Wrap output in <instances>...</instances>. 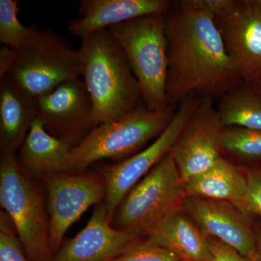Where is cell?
I'll return each instance as SVG.
<instances>
[{
    "label": "cell",
    "instance_id": "6da1fadb",
    "mask_svg": "<svg viewBox=\"0 0 261 261\" xmlns=\"http://www.w3.org/2000/svg\"><path fill=\"white\" fill-rule=\"evenodd\" d=\"M165 15L168 39L166 99L179 105L195 94L222 97L244 83L214 15L175 4Z\"/></svg>",
    "mask_w": 261,
    "mask_h": 261
},
{
    "label": "cell",
    "instance_id": "7a4b0ae2",
    "mask_svg": "<svg viewBox=\"0 0 261 261\" xmlns=\"http://www.w3.org/2000/svg\"><path fill=\"white\" fill-rule=\"evenodd\" d=\"M81 39L82 79L93 103L97 125L120 119L140 107V85L110 31Z\"/></svg>",
    "mask_w": 261,
    "mask_h": 261
},
{
    "label": "cell",
    "instance_id": "3957f363",
    "mask_svg": "<svg viewBox=\"0 0 261 261\" xmlns=\"http://www.w3.org/2000/svg\"><path fill=\"white\" fill-rule=\"evenodd\" d=\"M164 15H145L108 29L124 51L142 101L150 110L170 107L166 99L168 50Z\"/></svg>",
    "mask_w": 261,
    "mask_h": 261
},
{
    "label": "cell",
    "instance_id": "277c9868",
    "mask_svg": "<svg viewBox=\"0 0 261 261\" xmlns=\"http://www.w3.org/2000/svg\"><path fill=\"white\" fill-rule=\"evenodd\" d=\"M175 112L168 107H139L115 121L99 123L70 152L68 173H78L103 159H128L156 139L168 126Z\"/></svg>",
    "mask_w": 261,
    "mask_h": 261
},
{
    "label": "cell",
    "instance_id": "5b68a950",
    "mask_svg": "<svg viewBox=\"0 0 261 261\" xmlns=\"http://www.w3.org/2000/svg\"><path fill=\"white\" fill-rule=\"evenodd\" d=\"M15 49L9 75L34 100L68 81L82 78L79 49L53 29L38 28L28 42Z\"/></svg>",
    "mask_w": 261,
    "mask_h": 261
},
{
    "label": "cell",
    "instance_id": "8992f818",
    "mask_svg": "<svg viewBox=\"0 0 261 261\" xmlns=\"http://www.w3.org/2000/svg\"><path fill=\"white\" fill-rule=\"evenodd\" d=\"M0 203L14 226L29 261H51L49 221L42 198L15 153H2Z\"/></svg>",
    "mask_w": 261,
    "mask_h": 261
},
{
    "label": "cell",
    "instance_id": "52a82bcc",
    "mask_svg": "<svg viewBox=\"0 0 261 261\" xmlns=\"http://www.w3.org/2000/svg\"><path fill=\"white\" fill-rule=\"evenodd\" d=\"M186 195L177 166L169 153L122 201L112 219L114 228L137 235L147 233L179 210Z\"/></svg>",
    "mask_w": 261,
    "mask_h": 261
},
{
    "label": "cell",
    "instance_id": "ba28073f",
    "mask_svg": "<svg viewBox=\"0 0 261 261\" xmlns=\"http://www.w3.org/2000/svg\"><path fill=\"white\" fill-rule=\"evenodd\" d=\"M200 101L194 95L186 98L178 105L169 124L152 144L103 171L106 186L105 204L111 221L128 192L170 153Z\"/></svg>",
    "mask_w": 261,
    "mask_h": 261
},
{
    "label": "cell",
    "instance_id": "9c48e42d",
    "mask_svg": "<svg viewBox=\"0 0 261 261\" xmlns=\"http://www.w3.org/2000/svg\"><path fill=\"white\" fill-rule=\"evenodd\" d=\"M36 118L72 148L97 126L93 103L82 78L68 81L34 99Z\"/></svg>",
    "mask_w": 261,
    "mask_h": 261
},
{
    "label": "cell",
    "instance_id": "30bf717a",
    "mask_svg": "<svg viewBox=\"0 0 261 261\" xmlns=\"http://www.w3.org/2000/svg\"><path fill=\"white\" fill-rule=\"evenodd\" d=\"M45 180L49 243L54 255L70 226L106 197V186L104 179L79 173H60Z\"/></svg>",
    "mask_w": 261,
    "mask_h": 261
},
{
    "label": "cell",
    "instance_id": "8fae6325",
    "mask_svg": "<svg viewBox=\"0 0 261 261\" xmlns=\"http://www.w3.org/2000/svg\"><path fill=\"white\" fill-rule=\"evenodd\" d=\"M222 128L212 98L204 97L170 152L183 183L205 172L222 158Z\"/></svg>",
    "mask_w": 261,
    "mask_h": 261
},
{
    "label": "cell",
    "instance_id": "7c38bea8",
    "mask_svg": "<svg viewBox=\"0 0 261 261\" xmlns=\"http://www.w3.org/2000/svg\"><path fill=\"white\" fill-rule=\"evenodd\" d=\"M226 49L244 83L261 77V14L251 0L238 1L232 10L216 17Z\"/></svg>",
    "mask_w": 261,
    "mask_h": 261
},
{
    "label": "cell",
    "instance_id": "4fadbf2b",
    "mask_svg": "<svg viewBox=\"0 0 261 261\" xmlns=\"http://www.w3.org/2000/svg\"><path fill=\"white\" fill-rule=\"evenodd\" d=\"M137 237L113 227L106 204H99L85 227L63 243L51 261H113L137 243Z\"/></svg>",
    "mask_w": 261,
    "mask_h": 261
},
{
    "label": "cell",
    "instance_id": "5bb4252c",
    "mask_svg": "<svg viewBox=\"0 0 261 261\" xmlns=\"http://www.w3.org/2000/svg\"><path fill=\"white\" fill-rule=\"evenodd\" d=\"M187 207L209 238L222 242L250 260L256 234L249 223L248 215L228 202L197 197L187 200Z\"/></svg>",
    "mask_w": 261,
    "mask_h": 261
},
{
    "label": "cell",
    "instance_id": "9a60e30c",
    "mask_svg": "<svg viewBox=\"0 0 261 261\" xmlns=\"http://www.w3.org/2000/svg\"><path fill=\"white\" fill-rule=\"evenodd\" d=\"M173 5L168 0H82L80 17L71 20L68 31L82 39L145 15L166 14Z\"/></svg>",
    "mask_w": 261,
    "mask_h": 261
},
{
    "label": "cell",
    "instance_id": "2e32d148",
    "mask_svg": "<svg viewBox=\"0 0 261 261\" xmlns=\"http://www.w3.org/2000/svg\"><path fill=\"white\" fill-rule=\"evenodd\" d=\"M71 146L48 133L42 122L34 118L23 144L18 161L34 177L47 178L68 173Z\"/></svg>",
    "mask_w": 261,
    "mask_h": 261
},
{
    "label": "cell",
    "instance_id": "e0dca14e",
    "mask_svg": "<svg viewBox=\"0 0 261 261\" xmlns=\"http://www.w3.org/2000/svg\"><path fill=\"white\" fill-rule=\"evenodd\" d=\"M147 241L169 250L182 260L212 261L207 238L179 210L149 228Z\"/></svg>",
    "mask_w": 261,
    "mask_h": 261
},
{
    "label": "cell",
    "instance_id": "ac0fdd59",
    "mask_svg": "<svg viewBox=\"0 0 261 261\" xmlns=\"http://www.w3.org/2000/svg\"><path fill=\"white\" fill-rule=\"evenodd\" d=\"M183 185L190 197L228 202L245 213L248 200L245 174L223 157L205 172Z\"/></svg>",
    "mask_w": 261,
    "mask_h": 261
},
{
    "label": "cell",
    "instance_id": "d6986e66",
    "mask_svg": "<svg viewBox=\"0 0 261 261\" xmlns=\"http://www.w3.org/2000/svg\"><path fill=\"white\" fill-rule=\"evenodd\" d=\"M36 118L34 100L9 74L0 80V139L2 153H15Z\"/></svg>",
    "mask_w": 261,
    "mask_h": 261
},
{
    "label": "cell",
    "instance_id": "ffe728a7",
    "mask_svg": "<svg viewBox=\"0 0 261 261\" xmlns=\"http://www.w3.org/2000/svg\"><path fill=\"white\" fill-rule=\"evenodd\" d=\"M217 110L223 128L261 130V93L251 84L243 83L228 91Z\"/></svg>",
    "mask_w": 261,
    "mask_h": 261
},
{
    "label": "cell",
    "instance_id": "44dd1931",
    "mask_svg": "<svg viewBox=\"0 0 261 261\" xmlns=\"http://www.w3.org/2000/svg\"><path fill=\"white\" fill-rule=\"evenodd\" d=\"M221 149L245 161H261V130L224 127L220 135Z\"/></svg>",
    "mask_w": 261,
    "mask_h": 261
},
{
    "label": "cell",
    "instance_id": "7402d4cb",
    "mask_svg": "<svg viewBox=\"0 0 261 261\" xmlns=\"http://www.w3.org/2000/svg\"><path fill=\"white\" fill-rule=\"evenodd\" d=\"M19 2L0 0V42L17 49L25 44L38 29L35 25H25L19 20Z\"/></svg>",
    "mask_w": 261,
    "mask_h": 261
},
{
    "label": "cell",
    "instance_id": "603a6c76",
    "mask_svg": "<svg viewBox=\"0 0 261 261\" xmlns=\"http://www.w3.org/2000/svg\"><path fill=\"white\" fill-rule=\"evenodd\" d=\"M173 252L150 243H136L113 261H180Z\"/></svg>",
    "mask_w": 261,
    "mask_h": 261
},
{
    "label": "cell",
    "instance_id": "cb8c5ba5",
    "mask_svg": "<svg viewBox=\"0 0 261 261\" xmlns=\"http://www.w3.org/2000/svg\"><path fill=\"white\" fill-rule=\"evenodd\" d=\"M3 215L0 231V261H29L20 240L10 231L5 214Z\"/></svg>",
    "mask_w": 261,
    "mask_h": 261
},
{
    "label": "cell",
    "instance_id": "d4e9b609",
    "mask_svg": "<svg viewBox=\"0 0 261 261\" xmlns=\"http://www.w3.org/2000/svg\"><path fill=\"white\" fill-rule=\"evenodd\" d=\"M236 3L237 0H184L178 4L185 9L208 13L216 18L229 13Z\"/></svg>",
    "mask_w": 261,
    "mask_h": 261
},
{
    "label": "cell",
    "instance_id": "484cf974",
    "mask_svg": "<svg viewBox=\"0 0 261 261\" xmlns=\"http://www.w3.org/2000/svg\"><path fill=\"white\" fill-rule=\"evenodd\" d=\"M245 174L248 187L245 214L261 216V167L251 168Z\"/></svg>",
    "mask_w": 261,
    "mask_h": 261
},
{
    "label": "cell",
    "instance_id": "4316f807",
    "mask_svg": "<svg viewBox=\"0 0 261 261\" xmlns=\"http://www.w3.org/2000/svg\"><path fill=\"white\" fill-rule=\"evenodd\" d=\"M212 261H250L232 247L213 238H207Z\"/></svg>",
    "mask_w": 261,
    "mask_h": 261
},
{
    "label": "cell",
    "instance_id": "83f0119b",
    "mask_svg": "<svg viewBox=\"0 0 261 261\" xmlns=\"http://www.w3.org/2000/svg\"><path fill=\"white\" fill-rule=\"evenodd\" d=\"M15 49L8 46L0 48V80L10 73L15 61Z\"/></svg>",
    "mask_w": 261,
    "mask_h": 261
},
{
    "label": "cell",
    "instance_id": "f1b7e54d",
    "mask_svg": "<svg viewBox=\"0 0 261 261\" xmlns=\"http://www.w3.org/2000/svg\"><path fill=\"white\" fill-rule=\"evenodd\" d=\"M255 234H256V243H255V250L250 260L261 261V231Z\"/></svg>",
    "mask_w": 261,
    "mask_h": 261
},
{
    "label": "cell",
    "instance_id": "f546056e",
    "mask_svg": "<svg viewBox=\"0 0 261 261\" xmlns=\"http://www.w3.org/2000/svg\"><path fill=\"white\" fill-rule=\"evenodd\" d=\"M250 84L253 86V87L261 93V77L260 79H258V80L254 81L253 82H252V83Z\"/></svg>",
    "mask_w": 261,
    "mask_h": 261
},
{
    "label": "cell",
    "instance_id": "4dcf8cb0",
    "mask_svg": "<svg viewBox=\"0 0 261 261\" xmlns=\"http://www.w3.org/2000/svg\"><path fill=\"white\" fill-rule=\"evenodd\" d=\"M252 4L261 14V0H251Z\"/></svg>",
    "mask_w": 261,
    "mask_h": 261
},
{
    "label": "cell",
    "instance_id": "1f68e13d",
    "mask_svg": "<svg viewBox=\"0 0 261 261\" xmlns=\"http://www.w3.org/2000/svg\"><path fill=\"white\" fill-rule=\"evenodd\" d=\"M180 261H187V260H180Z\"/></svg>",
    "mask_w": 261,
    "mask_h": 261
}]
</instances>
